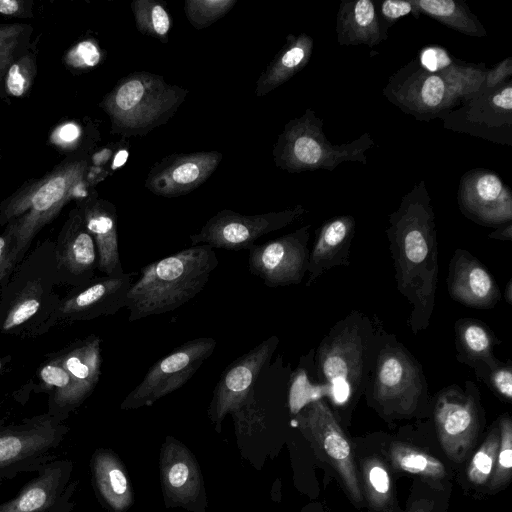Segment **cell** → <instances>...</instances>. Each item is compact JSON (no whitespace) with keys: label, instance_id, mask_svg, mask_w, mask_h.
Masks as SVG:
<instances>
[{"label":"cell","instance_id":"6da1fadb","mask_svg":"<svg viewBox=\"0 0 512 512\" xmlns=\"http://www.w3.org/2000/svg\"><path fill=\"white\" fill-rule=\"evenodd\" d=\"M386 234L397 288L412 305L408 324L416 334L430 324L439 272L435 213L424 180L389 215Z\"/></svg>","mask_w":512,"mask_h":512},{"label":"cell","instance_id":"7a4b0ae2","mask_svg":"<svg viewBox=\"0 0 512 512\" xmlns=\"http://www.w3.org/2000/svg\"><path fill=\"white\" fill-rule=\"evenodd\" d=\"M218 264L214 249L200 244L142 267L126 296L129 322L183 306L204 289Z\"/></svg>","mask_w":512,"mask_h":512},{"label":"cell","instance_id":"3957f363","mask_svg":"<svg viewBox=\"0 0 512 512\" xmlns=\"http://www.w3.org/2000/svg\"><path fill=\"white\" fill-rule=\"evenodd\" d=\"M379 343L369 319L357 311L323 338L315 355L316 373L335 408L345 409L366 391Z\"/></svg>","mask_w":512,"mask_h":512},{"label":"cell","instance_id":"277c9868","mask_svg":"<svg viewBox=\"0 0 512 512\" xmlns=\"http://www.w3.org/2000/svg\"><path fill=\"white\" fill-rule=\"evenodd\" d=\"M486 70L483 63L457 61L442 71L429 72L412 60L389 77L383 95L419 121L443 120L479 91Z\"/></svg>","mask_w":512,"mask_h":512},{"label":"cell","instance_id":"5b68a950","mask_svg":"<svg viewBox=\"0 0 512 512\" xmlns=\"http://www.w3.org/2000/svg\"><path fill=\"white\" fill-rule=\"evenodd\" d=\"M88 170L85 158H69L57 165L43 178L25 183L0 207V225L20 217L12 226L14 244L11 255L25 249L48 221L75 195L85 196L84 178Z\"/></svg>","mask_w":512,"mask_h":512},{"label":"cell","instance_id":"8992f818","mask_svg":"<svg viewBox=\"0 0 512 512\" xmlns=\"http://www.w3.org/2000/svg\"><path fill=\"white\" fill-rule=\"evenodd\" d=\"M187 94V89L142 71L119 80L100 106L109 116L114 133L126 137L143 136L166 123Z\"/></svg>","mask_w":512,"mask_h":512},{"label":"cell","instance_id":"52a82bcc","mask_svg":"<svg viewBox=\"0 0 512 512\" xmlns=\"http://www.w3.org/2000/svg\"><path fill=\"white\" fill-rule=\"evenodd\" d=\"M323 124L311 108L287 122L273 147L276 166L299 173L318 169L332 171L346 161L367 163L366 152L375 145L369 133L337 145L327 139Z\"/></svg>","mask_w":512,"mask_h":512},{"label":"cell","instance_id":"ba28073f","mask_svg":"<svg viewBox=\"0 0 512 512\" xmlns=\"http://www.w3.org/2000/svg\"><path fill=\"white\" fill-rule=\"evenodd\" d=\"M382 342L367 386L372 403L383 417H412L428 397L423 370L402 344Z\"/></svg>","mask_w":512,"mask_h":512},{"label":"cell","instance_id":"9c48e42d","mask_svg":"<svg viewBox=\"0 0 512 512\" xmlns=\"http://www.w3.org/2000/svg\"><path fill=\"white\" fill-rule=\"evenodd\" d=\"M278 343L277 336H270L224 369L208 407L209 419L218 433L227 414L232 415L238 433L246 434L261 424L262 417L252 405L254 385Z\"/></svg>","mask_w":512,"mask_h":512},{"label":"cell","instance_id":"30bf717a","mask_svg":"<svg viewBox=\"0 0 512 512\" xmlns=\"http://www.w3.org/2000/svg\"><path fill=\"white\" fill-rule=\"evenodd\" d=\"M68 428L53 416L27 419L21 424L0 423V479L37 472L56 459Z\"/></svg>","mask_w":512,"mask_h":512},{"label":"cell","instance_id":"8fae6325","mask_svg":"<svg viewBox=\"0 0 512 512\" xmlns=\"http://www.w3.org/2000/svg\"><path fill=\"white\" fill-rule=\"evenodd\" d=\"M294 420L320 457L337 473L351 501L362 506L364 498L354 447L326 401L308 404Z\"/></svg>","mask_w":512,"mask_h":512},{"label":"cell","instance_id":"7c38bea8","mask_svg":"<svg viewBox=\"0 0 512 512\" xmlns=\"http://www.w3.org/2000/svg\"><path fill=\"white\" fill-rule=\"evenodd\" d=\"M216 340L200 337L189 340L156 361L142 381L125 397L121 409L151 406L181 388L214 352Z\"/></svg>","mask_w":512,"mask_h":512},{"label":"cell","instance_id":"4fadbf2b","mask_svg":"<svg viewBox=\"0 0 512 512\" xmlns=\"http://www.w3.org/2000/svg\"><path fill=\"white\" fill-rule=\"evenodd\" d=\"M444 388L437 394L434 421L439 443L446 456L462 463L474 446L481 427V406L477 387L468 382Z\"/></svg>","mask_w":512,"mask_h":512},{"label":"cell","instance_id":"5bb4252c","mask_svg":"<svg viewBox=\"0 0 512 512\" xmlns=\"http://www.w3.org/2000/svg\"><path fill=\"white\" fill-rule=\"evenodd\" d=\"M444 128L500 145H512V80L477 92L443 118Z\"/></svg>","mask_w":512,"mask_h":512},{"label":"cell","instance_id":"9a60e30c","mask_svg":"<svg viewBox=\"0 0 512 512\" xmlns=\"http://www.w3.org/2000/svg\"><path fill=\"white\" fill-rule=\"evenodd\" d=\"M305 212L302 205L256 215H243L223 209L212 216L198 233L190 235L189 239L191 246L203 244L213 249L248 250L258 238L290 225Z\"/></svg>","mask_w":512,"mask_h":512},{"label":"cell","instance_id":"2e32d148","mask_svg":"<svg viewBox=\"0 0 512 512\" xmlns=\"http://www.w3.org/2000/svg\"><path fill=\"white\" fill-rule=\"evenodd\" d=\"M311 225L248 249V268L268 287L300 284L307 273Z\"/></svg>","mask_w":512,"mask_h":512},{"label":"cell","instance_id":"e0dca14e","mask_svg":"<svg viewBox=\"0 0 512 512\" xmlns=\"http://www.w3.org/2000/svg\"><path fill=\"white\" fill-rule=\"evenodd\" d=\"M159 464L165 506L204 512L205 486L193 453L179 440L167 436L161 446Z\"/></svg>","mask_w":512,"mask_h":512},{"label":"cell","instance_id":"ac0fdd59","mask_svg":"<svg viewBox=\"0 0 512 512\" xmlns=\"http://www.w3.org/2000/svg\"><path fill=\"white\" fill-rule=\"evenodd\" d=\"M74 464L53 459L12 499L0 503V512H71L78 481H71Z\"/></svg>","mask_w":512,"mask_h":512},{"label":"cell","instance_id":"d6986e66","mask_svg":"<svg viewBox=\"0 0 512 512\" xmlns=\"http://www.w3.org/2000/svg\"><path fill=\"white\" fill-rule=\"evenodd\" d=\"M457 202L462 214L480 225L500 227L512 221V194L491 170L476 168L464 173Z\"/></svg>","mask_w":512,"mask_h":512},{"label":"cell","instance_id":"ffe728a7","mask_svg":"<svg viewBox=\"0 0 512 512\" xmlns=\"http://www.w3.org/2000/svg\"><path fill=\"white\" fill-rule=\"evenodd\" d=\"M222 160L219 151H200L169 155L149 171L145 187L155 195L176 197L202 185Z\"/></svg>","mask_w":512,"mask_h":512},{"label":"cell","instance_id":"44dd1931","mask_svg":"<svg viewBox=\"0 0 512 512\" xmlns=\"http://www.w3.org/2000/svg\"><path fill=\"white\" fill-rule=\"evenodd\" d=\"M447 286L457 302L478 309L493 308L500 300L499 287L481 262L463 249L455 250L449 264Z\"/></svg>","mask_w":512,"mask_h":512},{"label":"cell","instance_id":"7402d4cb","mask_svg":"<svg viewBox=\"0 0 512 512\" xmlns=\"http://www.w3.org/2000/svg\"><path fill=\"white\" fill-rule=\"evenodd\" d=\"M355 224L353 216L341 215L327 220L318 229L309 255L307 287L325 271L349 265V250L355 233Z\"/></svg>","mask_w":512,"mask_h":512},{"label":"cell","instance_id":"603a6c76","mask_svg":"<svg viewBox=\"0 0 512 512\" xmlns=\"http://www.w3.org/2000/svg\"><path fill=\"white\" fill-rule=\"evenodd\" d=\"M81 213L95 241L98 269L107 276L123 275L125 272L119 256L115 206L102 199L90 198L84 202Z\"/></svg>","mask_w":512,"mask_h":512},{"label":"cell","instance_id":"cb8c5ba5","mask_svg":"<svg viewBox=\"0 0 512 512\" xmlns=\"http://www.w3.org/2000/svg\"><path fill=\"white\" fill-rule=\"evenodd\" d=\"M388 27L372 0H342L336 15V35L340 45L374 47L388 38Z\"/></svg>","mask_w":512,"mask_h":512},{"label":"cell","instance_id":"d4e9b609","mask_svg":"<svg viewBox=\"0 0 512 512\" xmlns=\"http://www.w3.org/2000/svg\"><path fill=\"white\" fill-rule=\"evenodd\" d=\"M95 493L110 512H125L134 502L132 485L119 457L110 449H97L90 460Z\"/></svg>","mask_w":512,"mask_h":512},{"label":"cell","instance_id":"484cf974","mask_svg":"<svg viewBox=\"0 0 512 512\" xmlns=\"http://www.w3.org/2000/svg\"><path fill=\"white\" fill-rule=\"evenodd\" d=\"M314 41L306 33L288 35L285 45L256 82L255 94L262 97L290 80L310 61Z\"/></svg>","mask_w":512,"mask_h":512},{"label":"cell","instance_id":"4316f807","mask_svg":"<svg viewBox=\"0 0 512 512\" xmlns=\"http://www.w3.org/2000/svg\"><path fill=\"white\" fill-rule=\"evenodd\" d=\"M355 459L360 462L361 489L370 512H401L387 459L377 452L363 454L361 457L355 454Z\"/></svg>","mask_w":512,"mask_h":512},{"label":"cell","instance_id":"83f0119b","mask_svg":"<svg viewBox=\"0 0 512 512\" xmlns=\"http://www.w3.org/2000/svg\"><path fill=\"white\" fill-rule=\"evenodd\" d=\"M455 343L458 356L473 366L477 375L493 370L501 362L493 354L496 338L482 322L473 319H461L455 323Z\"/></svg>","mask_w":512,"mask_h":512},{"label":"cell","instance_id":"f1b7e54d","mask_svg":"<svg viewBox=\"0 0 512 512\" xmlns=\"http://www.w3.org/2000/svg\"><path fill=\"white\" fill-rule=\"evenodd\" d=\"M385 458L395 470L419 476L425 483L445 490L448 471L444 463L423 449L409 443L392 441L385 451Z\"/></svg>","mask_w":512,"mask_h":512},{"label":"cell","instance_id":"f546056e","mask_svg":"<svg viewBox=\"0 0 512 512\" xmlns=\"http://www.w3.org/2000/svg\"><path fill=\"white\" fill-rule=\"evenodd\" d=\"M64 260L70 272L89 280L97 267V249L92 235L87 230L81 210L71 211L64 237Z\"/></svg>","mask_w":512,"mask_h":512},{"label":"cell","instance_id":"4dcf8cb0","mask_svg":"<svg viewBox=\"0 0 512 512\" xmlns=\"http://www.w3.org/2000/svg\"><path fill=\"white\" fill-rule=\"evenodd\" d=\"M100 339L90 337L65 360V366L73 382L75 404H79L93 389L100 375ZM71 407L72 389H71Z\"/></svg>","mask_w":512,"mask_h":512},{"label":"cell","instance_id":"1f68e13d","mask_svg":"<svg viewBox=\"0 0 512 512\" xmlns=\"http://www.w3.org/2000/svg\"><path fill=\"white\" fill-rule=\"evenodd\" d=\"M419 14H426L445 26L468 36H487L478 18L463 1L413 0Z\"/></svg>","mask_w":512,"mask_h":512},{"label":"cell","instance_id":"d6a6232c","mask_svg":"<svg viewBox=\"0 0 512 512\" xmlns=\"http://www.w3.org/2000/svg\"><path fill=\"white\" fill-rule=\"evenodd\" d=\"M131 9L139 32L152 36L163 43L168 41L171 18L161 2L135 0L131 3Z\"/></svg>","mask_w":512,"mask_h":512},{"label":"cell","instance_id":"836d02e7","mask_svg":"<svg viewBox=\"0 0 512 512\" xmlns=\"http://www.w3.org/2000/svg\"><path fill=\"white\" fill-rule=\"evenodd\" d=\"M31 34L29 24L0 26V85L13 62L29 50Z\"/></svg>","mask_w":512,"mask_h":512},{"label":"cell","instance_id":"e575fe53","mask_svg":"<svg viewBox=\"0 0 512 512\" xmlns=\"http://www.w3.org/2000/svg\"><path fill=\"white\" fill-rule=\"evenodd\" d=\"M499 446V426L494 424L483 443L475 451L467 466V478L474 486L489 482L493 473Z\"/></svg>","mask_w":512,"mask_h":512},{"label":"cell","instance_id":"d590c367","mask_svg":"<svg viewBox=\"0 0 512 512\" xmlns=\"http://www.w3.org/2000/svg\"><path fill=\"white\" fill-rule=\"evenodd\" d=\"M499 446L495 467L488 482V488L498 491L504 488L512 476V420L508 415L499 419Z\"/></svg>","mask_w":512,"mask_h":512},{"label":"cell","instance_id":"8d00e7d4","mask_svg":"<svg viewBox=\"0 0 512 512\" xmlns=\"http://www.w3.org/2000/svg\"><path fill=\"white\" fill-rule=\"evenodd\" d=\"M236 3V0H186L184 12L190 24L200 30L225 16Z\"/></svg>","mask_w":512,"mask_h":512},{"label":"cell","instance_id":"74e56055","mask_svg":"<svg viewBox=\"0 0 512 512\" xmlns=\"http://www.w3.org/2000/svg\"><path fill=\"white\" fill-rule=\"evenodd\" d=\"M36 57L28 50L9 67L4 78L5 91L13 97H21L31 88L36 75Z\"/></svg>","mask_w":512,"mask_h":512},{"label":"cell","instance_id":"f35d334b","mask_svg":"<svg viewBox=\"0 0 512 512\" xmlns=\"http://www.w3.org/2000/svg\"><path fill=\"white\" fill-rule=\"evenodd\" d=\"M327 389L322 384L310 382L305 369L295 373L289 391V408L292 415L298 414L305 406L327 397Z\"/></svg>","mask_w":512,"mask_h":512},{"label":"cell","instance_id":"ab89813d","mask_svg":"<svg viewBox=\"0 0 512 512\" xmlns=\"http://www.w3.org/2000/svg\"><path fill=\"white\" fill-rule=\"evenodd\" d=\"M401 512H448L447 495L427 483L424 487L416 486Z\"/></svg>","mask_w":512,"mask_h":512},{"label":"cell","instance_id":"60d3db41","mask_svg":"<svg viewBox=\"0 0 512 512\" xmlns=\"http://www.w3.org/2000/svg\"><path fill=\"white\" fill-rule=\"evenodd\" d=\"M101 59V53L97 44L92 40H84L73 46L65 55L67 65L86 69L96 66Z\"/></svg>","mask_w":512,"mask_h":512},{"label":"cell","instance_id":"b9f144b4","mask_svg":"<svg viewBox=\"0 0 512 512\" xmlns=\"http://www.w3.org/2000/svg\"><path fill=\"white\" fill-rule=\"evenodd\" d=\"M416 61L426 71L439 72L450 67L458 60L454 59L445 48L430 45L421 49Z\"/></svg>","mask_w":512,"mask_h":512},{"label":"cell","instance_id":"7bdbcfd3","mask_svg":"<svg viewBox=\"0 0 512 512\" xmlns=\"http://www.w3.org/2000/svg\"><path fill=\"white\" fill-rule=\"evenodd\" d=\"M378 13L387 27L393 25L399 18L409 14H412L415 18L420 15L413 0H383L380 2Z\"/></svg>","mask_w":512,"mask_h":512},{"label":"cell","instance_id":"ee69618b","mask_svg":"<svg viewBox=\"0 0 512 512\" xmlns=\"http://www.w3.org/2000/svg\"><path fill=\"white\" fill-rule=\"evenodd\" d=\"M487 379L489 386L495 393L504 400H512V366L511 364L500 363L493 370L488 371Z\"/></svg>","mask_w":512,"mask_h":512},{"label":"cell","instance_id":"f6af8a7d","mask_svg":"<svg viewBox=\"0 0 512 512\" xmlns=\"http://www.w3.org/2000/svg\"><path fill=\"white\" fill-rule=\"evenodd\" d=\"M512 76V57H507L494 67L486 70L483 83L478 92L493 90L511 79Z\"/></svg>","mask_w":512,"mask_h":512},{"label":"cell","instance_id":"bcb514c9","mask_svg":"<svg viewBox=\"0 0 512 512\" xmlns=\"http://www.w3.org/2000/svg\"><path fill=\"white\" fill-rule=\"evenodd\" d=\"M36 299H26L21 302L9 315L4 323V329H11L31 318L39 309Z\"/></svg>","mask_w":512,"mask_h":512},{"label":"cell","instance_id":"7dc6e473","mask_svg":"<svg viewBox=\"0 0 512 512\" xmlns=\"http://www.w3.org/2000/svg\"><path fill=\"white\" fill-rule=\"evenodd\" d=\"M31 2L21 0H0V14L15 17H32Z\"/></svg>","mask_w":512,"mask_h":512},{"label":"cell","instance_id":"c3c4849f","mask_svg":"<svg viewBox=\"0 0 512 512\" xmlns=\"http://www.w3.org/2000/svg\"><path fill=\"white\" fill-rule=\"evenodd\" d=\"M80 135V130L74 123H66L55 130L53 137L60 144H69L74 142Z\"/></svg>","mask_w":512,"mask_h":512},{"label":"cell","instance_id":"681fc988","mask_svg":"<svg viewBox=\"0 0 512 512\" xmlns=\"http://www.w3.org/2000/svg\"><path fill=\"white\" fill-rule=\"evenodd\" d=\"M489 238L498 240H512V223L498 227L494 232L490 233Z\"/></svg>","mask_w":512,"mask_h":512},{"label":"cell","instance_id":"f907efd6","mask_svg":"<svg viewBox=\"0 0 512 512\" xmlns=\"http://www.w3.org/2000/svg\"><path fill=\"white\" fill-rule=\"evenodd\" d=\"M127 157L128 152L126 150L119 151L114 158L113 168H118L122 166L126 162Z\"/></svg>","mask_w":512,"mask_h":512},{"label":"cell","instance_id":"816d5d0a","mask_svg":"<svg viewBox=\"0 0 512 512\" xmlns=\"http://www.w3.org/2000/svg\"><path fill=\"white\" fill-rule=\"evenodd\" d=\"M8 256V244L6 243V240L4 237L0 236V266L4 262V260H7L6 257Z\"/></svg>","mask_w":512,"mask_h":512},{"label":"cell","instance_id":"f5cc1de1","mask_svg":"<svg viewBox=\"0 0 512 512\" xmlns=\"http://www.w3.org/2000/svg\"><path fill=\"white\" fill-rule=\"evenodd\" d=\"M504 297L509 304H512V279H509L506 285Z\"/></svg>","mask_w":512,"mask_h":512},{"label":"cell","instance_id":"db71d44e","mask_svg":"<svg viewBox=\"0 0 512 512\" xmlns=\"http://www.w3.org/2000/svg\"><path fill=\"white\" fill-rule=\"evenodd\" d=\"M1 158V157H0Z\"/></svg>","mask_w":512,"mask_h":512}]
</instances>
